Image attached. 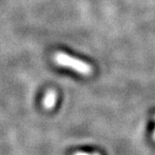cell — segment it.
<instances>
[{"instance_id": "7a4b0ae2", "label": "cell", "mask_w": 155, "mask_h": 155, "mask_svg": "<svg viewBox=\"0 0 155 155\" xmlns=\"http://www.w3.org/2000/svg\"><path fill=\"white\" fill-rule=\"evenodd\" d=\"M57 94L54 90H49L45 96L43 105L46 109H52L56 104Z\"/></svg>"}, {"instance_id": "6da1fadb", "label": "cell", "mask_w": 155, "mask_h": 155, "mask_svg": "<svg viewBox=\"0 0 155 155\" xmlns=\"http://www.w3.org/2000/svg\"><path fill=\"white\" fill-rule=\"evenodd\" d=\"M55 61L62 67H69L83 75H90L92 72V67L89 64L63 53H58L56 54Z\"/></svg>"}, {"instance_id": "3957f363", "label": "cell", "mask_w": 155, "mask_h": 155, "mask_svg": "<svg viewBox=\"0 0 155 155\" xmlns=\"http://www.w3.org/2000/svg\"><path fill=\"white\" fill-rule=\"evenodd\" d=\"M154 138H155V132H154Z\"/></svg>"}]
</instances>
